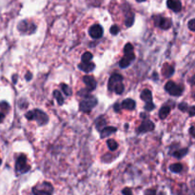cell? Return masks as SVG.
Wrapping results in <instances>:
<instances>
[{
    "label": "cell",
    "mask_w": 195,
    "mask_h": 195,
    "mask_svg": "<svg viewBox=\"0 0 195 195\" xmlns=\"http://www.w3.org/2000/svg\"><path fill=\"white\" fill-rule=\"evenodd\" d=\"M121 104H119V103H117V104H115L114 105V110H115V111L116 112H119V110H121Z\"/></svg>",
    "instance_id": "37"
},
{
    "label": "cell",
    "mask_w": 195,
    "mask_h": 195,
    "mask_svg": "<svg viewBox=\"0 0 195 195\" xmlns=\"http://www.w3.org/2000/svg\"><path fill=\"white\" fill-rule=\"evenodd\" d=\"M148 193H152V194H155V193H156V191H155V190H147V191H146V194H148Z\"/></svg>",
    "instance_id": "43"
},
{
    "label": "cell",
    "mask_w": 195,
    "mask_h": 195,
    "mask_svg": "<svg viewBox=\"0 0 195 195\" xmlns=\"http://www.w3.org/2000/svg\"><path fill=\"white\" fill-rule=\"evenodd\" d=\"M110 32L111 34L116 35L117 33L119 32V28H118V26H117V25H112V26H111V28H110Z\"/></svg>",
    "instance_id": "31"
},
{
    "label": "cell",
    "mask_w": 195,
    "mask_h": 195,
    "mask_svg": "<svg viewBox=\"0 0 195 195\" xmlns=\"http://www.w3.org/2000/svg\"><path fill=\"white\" fill-rule=\"evenodd\" d=\"M137 2H144V1H146V0H136Z\"/></svg>",
    "instance_id": "45"
},
{
    "label": "cell",
    "mask_w": 195,
    "mask_h": 195,
    "mask_svg": "<svg viewBox=\"0 0 195 195\" xmlns=\"http://www.w3.org/2000/svg\"><path fill=\"white\" fill-rule=\"evenodd\" d=\"M188 83H189L192 87H195V75H193L191 78H189Z\"/></svg>",
    "instance_id": "36"
},
{
    "label": "cell",
    "mask_w": 195,
    "mask_h": 195,
    "mask_svg": "<svg viewBox=\"0 0 195 195\" xmlns=\"http://www.w3.org/2000/svg\"><path fill=\"white\" fill-rule=\"evenodd\" d=\"M188 27L190 31L195 32V19H191L189 20L188 24Z\"/></svg>",
    "instance_id": "34"
},
{
    "label": "cell",
    "mask_w": 195,
    "mask_h": 195,
    "mask_svg": "<svg viewBox=\"0 0 195 195\" xmlns=\"http://www.w3.org/2000/svg\"><path fill=\"white\" fill-rule=\"evenodd\" d=\"M187 153H188V149H183V150H179L177 151H174L173 156H174L175 158L180 159V158L183 157V156H185Z\"/></svg>",
    "instance_id": "23"
},
{
    "label": "cell",
    "mask_w": 195,
    "mask_h": 195,
    "mask_svg": "<svg viewBox=\"0 0 195 195\" xmlns=\"http://www.w3.org/2000/svg\"><path fill=\"white\" fill-rule=\"evenodd\" d=\"M93 54H90L89 51H86V53L82 55V62H90L93 59Z\"/></svg>",
    "instance_id": "27"
},
{
    "label": "cell",
    "mask_w": 195,
    "mask_h": 195,
    "mask_svg": "<svg viewBox=\"0 0 195 195\" xmlns=\"http://www.w3.org/2000/svg\"><path fill=\"white\" fill-rule=\"evenodd\" d=\"M103 28L101 27L100 25H93L92 26V27L89 28V35L92 36L93 39H98V38H101L102 35H103Z\"/></svg>",
    "instance_id": "9"
},
{
    "label": "cell",
    "mask_w": 195,
    "mask_h": 195,
    "mask_svg": "<svg viewBox=\"0 0 195 195\" xmlns=\"http://www.w3.org/2000/svg\"><path fill=\"white\" fill-rule=\"evenodd\" d=\"M189 132H190V134H191L193 137H195V128H194V127H191V128H190Z\"/></svg>",
    "instance_id": "40"
},
{
    "label": "cell",
    "mask_w": 195,
    "mask_h": 195,
    "mask_svg": "<svg viewBox=\"0 0 195 195\" xmlns=\"http://www.w3.org/2000/svg\"><path fill=\"white\" fill-rule=\"evenodd\" d=\"M132 62V60L131 59V58H128V57H127L126 55L119 61V66H120V68H122V69H126V68H128L129 65H131V63Z\"/></svg>",
    "instance_id": "21"
},
{
    "label": "cell",
    "mask_w": 195,
    "mask_h": 195,
    "mask_svg": "<svg viewBox=\"0 0 195 195\" xmlns=\"http://www.w3.org/2000/svg\"><path fill=\"white\" fill-rule=\"evenodd\" d=\"M167 6L168 9L172 10L175 12L180 11L181 9H182V5H181L180 0H167Z\"/></svg>",
    "instance_id": "12"
},
{
    "label": "cell",
    "mask_w": 195,
    "mask_h": 195,
    "mask_svg": "<svg viewBox=\"0 0 195 195\" xmlns=\"http://www.w3.org/2000/svg\"><path fill=\"white\" fill-rule=\"evenodd\" d=\"M116 131H117V128L114 127H105L101 131V138H105L107 136H110Z\"/></svg>",
    "instance_id": "15"
},
{
    "label": "cell",
    "mask_w": 195,
    "mask_h": 195,
    "mask_svg": "<svg viewBox=\"0 0 195 195\" xmlns=\"http://www.w3.org/2000/svg\"><path fill=\"white\" fill-rule=\"evenodd\" d=\"M123 80V76L118 74V73H114L110 76V80H109V84H108V89L110 92H113L115 86L118 84L119 82H122Z\"/></svg>",
    "instance_id": "8"
},
{
    "label": "cell",
    "mask_w": 195,
    "mask_h": 195,
    "mask_svg": "<svg viewBox=\"0 0 195 195\" xmlns=\"http://www.w3.org/2000/svg\"><path fill=\"white\" fill-rule=\"evenodd\" d=\"M16 80H17V75L15 74V75H14V76H12V82H14V83L15 84V83L17 82Z\"/></svg>",
    "instance_id": "42"
},
{
    "label": "cell",
    "mask_w": 195,
    "mask_h": 195,
    "mask_svg": "<svg viewBox=\"0 0 195 195\" xmlns=\"http://www.w3.org/2000/svg\"><path fill=\"white\" fill-rule=\"evenodd\" d=\"M178 108H179V110H182V111H187L188 109V104H187V103H184V102H183V103H180V104H179Z\"/></svg>",
    "instance_id": "32"
},
{
    "label": "cell",
    "mask_w": 195,
    "mask_h": 195,
    "mask_svg": "<svg viewBox=\"0 0 195 195\" xmlns=\"http://www.w3.org/2000/svg\"><path fill=\"white\" fill-rule=\"evenodd\" d=\"M187 111L188 112V115H189V116H194V115H195V106L188 107V109Z\"/></svg>",
    "instance_id": "35"
},
{
    "label": "cell",
    "mask_w": 195,
    "mask_h": 195,
    "mask_svg": "<svg viewBox=\"0 0 195 195\" xmlns=\"http://www.w3.org/2000/svg\"><path fill=\"white\" fill-rule=\"evenodd\" d=\"M165 89L171 95H173V96H180L183 93V90H184L183 86L177 85L173 81H168L165 86Z\"/></svg>",
    "instance_id": "4"
},
{
    "label": "cell",
    "mask_w": 195,
    "mask_h": 195,
    "mask_svg": "<svg viewBox=\"0 0 195 195\" xmlns=\"http://www.w3.org/2000/svg\"><path fill=\"white\" fill-rule=\"evenodd\" d=\"M140 97H141V99H142L143 101H145L146 103L152 101V93H151L150 90L148 89H146L143 90V92L141 93Z\"/></svg>",
    "instance_id": "17"
},
{
    "label": "cell",
    "mask_w": 195,
    "mask_h": 195,
    "mask_svg": "<svg viewBox=\"0 0 195 195\" xmlns=\"http://www.w3.org/2000/svg\"><path fill=\"white\" fill-rule=\"evenodd\" d=\"M170 170L174 173H179V172H181L182 171H183V166H182V164H180V163L172 164L170 167Z\"/></svg>",
    "instance_id": "22"
},
{
    "label": "cell",
    "mask_w": 195,
    "mask_h": 195,
    "mask_svg": "<svg viewBox=\"0 0 195 195\" xmlns=\"http://www.w3.org/2000/svg\"><path fill=\"white\" fill-rule=\"evenodd\" d=\"M61 88H62V90L65 93V94H66L67 96H71L72 94V89L68 85H66V84H61Z\"/></svg>",
    "instance_id": "28"
},
{
    "label": "cell",
    "mask_w": 195,
    "mask_h": 195,
    "mask_svg": "<svg viewBox=\"0 0 195 195\" xmlns=\"http://www.w3.org/2000/svg\"><path fill=\"white\" fill-rule=\"evenodd\" d=\"M107 125V120L104 116H100L99 118H97L96 122H95V127H96V129L99 132H101L102 129L106 127Z\"/></svg>",
    "instance_id": "16"
},
{
    "label": "cell",
    "mask_w": 195,
    "mask_h": 195,
    "mask_svg": "<svg viewBox=\"0 0 195 195\" xmlns=\"http://www.w3.org/2000/svg\"><path fill=\"white\" fill-rule=\"evenodd\" d=\"M122 193L123 194H132V191L129 189L128 188H124L123 190H122Z\"/></svg>",
    "instance_id": "38"
},
{
    "label": "cell",
    "mask_w": 195,
    "mask_h": 195,
    "mask_svg": "<svg viewBox=\"0 0 195 195\" xmlns=\"http://www.w3.org/2000/svg\"><path fill=\"white\" fill-rule=\"evenodd\" d=\"M163 74L166 77H171L173 73H174V68L172 66H171L170 64H165L163 67Z\"/></svg>",
    "instance_id": "18"
},
{
    "label": "cell",
    "mask_w": 195,
    "mask_h": 195,
    "mask_svg": "<svg viewBox=\"0 0 195 195\" xmlns=\"http://www.w3.org/2000/svg\"><path fill=\"white\" fill-rule=\"evenodd\" d=\"M154 123L151 122L150 120H144L142 122V124L140 125V127L138 128V132H151L154 129Z\"/></svg>",
    "instance_id": "10"
},
{
    "label": "cell",
    "mask_w": 195,
    "mask_h": 195,
    "mask_svg": "<svg viewBox=\"0 0 195 195\" xmlns=\"http://www.w3.org/2000/svg\"><path fill=\"white\" fill-rule=\"evenodd\" d=\"M78 68H79L81 71L85 72H93L95 68V64L93 62H82L78 65Z\"/></svg>",
    "instance_id": "13"
},
{
    "label": "cell",
    "mask_w": 195,
    "mask_h": 195,
    "mask_svg": "<svg viewBox=\"0 0 195 195\" xmlns=\"http://www.w3.org/2000/svg\"><path fill=\"white\" fill-rule=\"evenodd\" d=\"M97 103H98V101L94 96L89 94L88 96L84 97L83 101H81L80 105H79L80 110L85 112V113H89L97 105Z\"/></svg>",
    "instance_id": "2"
},
{
    "label": "cell",
    "mask_w": 195,
    "mask_h": 195,
    "mask_svg": "<svg viewBox=\"0 0 195 195\" xmlns=\"http://www.w3.org/2000/svg\"><path fill=\"white\" fill-rule=\"evenodd\" d=\"M153 20H154V24L157 26V27H160L163 30H168L172 25L171 19L162 17L160 15H154Z\"/></svg>",
    "instance_id": "6"
},
{
    "label": "cell",
    "mask_w": 195,
    "mask_h": 195,
    "mask_svg": "<svg viewBox=\"0 0 195 195\" xmlns=\"http://www.w3.org/2000/svg\"><path fill=\"white\" fill-rule=\"evenodd\" d=\"M124 54H133V46L131 43L126 44L124 48Z\"/></svg>",
    "instance_id": "29"
},
{
    "label": "cell",
    "mask_w": 195,
    "mask_h": 195,
    "mask_svg": "<svg viewBox=\"0 0 195 195\" xmlns=\"http://www.w3.org/2000/svg\"><path fill=\"white\" fill-rule=\"evenodd\" d=\"M133 23H134V14L132 11H129L128 14H127L125 24H126L127 27H132V26L133 25Z\"/></svg>",
    "instance_id": "19"
},
{
    "label": "cell",
    "mask_w": 195,
    "mask_h": 195,
    "mask_svg": "<svg viewBox=\"0 0 195 195\" xmlns=\"http://www.w3.org/2000/svg\"><path fill=\"white\" fill-rule=\"evenodd\" d=\"M31 170V167L27 164V158L24 154L20 155L15 163V171L17 174H24Z\"/></svg>",
    "instance_id": "3"
},
{
    "label": "cell",
    "mask_w": 195,
    "mask_h": 195,
    "mask_svg": "<svg viewBox=\"0 0 195 195\" xmlns=\"http://www.w3.org/2000/svg\"><path fill=\"white\" fill-rule=\"evenodd\" d=\"M17 28L21 33H25V34H32L36 30L35 25L27 20H22L21 22H19Z\"/></svg>",
    "instance_id": "5"
},
{
    "label": "cell",
    "mask_w": 195,
    "mask_h": 195,
    "mask_svg": "<svg viewBox=\"0 0 195 195\" xmlns=\"http://www.w3.org/2000/svg\"><path fill=\"white\" fill-rule=\"evenodd\" d=\"M1 163H2V160H1V158H0V165H1Z\"/></svg>",
    "instance_id": "46"
},
{
    "label": "cell",
    "mask_w": 195,
    "mask_h": 195,
    "mask_svg": "<svg viewBox=\"0 0 195 195\" xmlns=\"http://www.w3.org/2000/svg\"><path fill=\"white\" fill-rule=\"evenodd\" d=\"M26 118L28 120H36L40 126L45 125L49 122V116L41 110H33L28 111L26 113Z\"/></svg>",
    "instance_id": "1"
},
{
    "label": "cell",
    "mask_w": 195,
    "mask_h": 195,
    "mask_svg": "<svg viewBox=\"0 0 195 195\" xmlns=\"http://www.w3.org/2000/svg\"><path fill=\"white\" fill-rule=\"evenodd\" d=\"M54 96L57 100L59 105H63V104H64V98H63V96H62V94H61V93L59 92V90H54Z\"/></svg>",
    "instance_id": "24"
},
{
    "label": "cell",
    "mask_w": 195,
    "mask_h": 195,
    "mask_svg": "<svg viewBox=\"0 0 195 195\" xmlns=\"http://www.w3.org/2000/svg\"><path fill=\"white\" fill-rule=\"evenodd\" d=\"M107 144H108V147H109V149L110 150H115L117 148H118V144H117V143L114 141V140H112V139H110V140H108L107 141Z\"/></svg>",
    "instance_id": "26"
},
{
    "label": "cell",
    "mask_w": 195,
    "mask_h": 195,
    "mask_svg": "<svg viewBox=\"0 0 195 195\" xmlns=\"http://www.w3.org/2000/svg\"><path fill=\"white\" fill-rule=\"evenodd\" d=\"M4 118H5V114L2 113V112H0V123H2V122H3Z\"/></svg>",
    "instance_id": "41"
},
{
    "label": "cell",
    "mask_w": 195,
    "mask_h": 195,
    "mask_svg": "<svg viewBox=\"0 0 195 195\" xmlns=\"http://www.w3.org/2000/svg\"><path fill=\"white\" fill-rule=\"evenodd\" d=\"M154 108H155V106H154V104L152 103V101H150V102H148V103L146 104V106H145V110H148V111H150V110H152Z\"/></svg>",
    "instance_id": "33"
},
{
    "label": "cell",
    "mask_w": 195,
    "mask_h": 195,
    "mask_svg": "<svg viewBox=\"0 0 195 195\" xmlns=\"http://www.w3.org/2000/svg\"><path fill=\"white\" fill-rule=\"evenodd\" d=\"M124 85L122 82H119L118 84H117L114 88V93H117V94H122L124 93Z\"/></svg>",
    "instance_id": "25"
},
{
    "label": "cell",
    "mask_w": 195,
    "mask_h": 195,
    "mask_svg": "<svg viewBox=\"0 0 195 195\" xmlns=\"http://www.w3.org/2000/svg\"><path fill=\"white\" fill-rule=\"evenodd\" d=\"M170 112H171V108L168 106H164L159 110V117L161 119H165L166 117L170 114Z\"/></svg>",
    "instance_id": "20"
},
{
    "label": "cell",
    "mask_w": 195,
    "mask_h": 195,
    "mask_svg": "<svg viewBox=\"0 0 195 195\" xmlns=\"http://www.w3.org/2000/svg\"><path fill=\"white\" fill-rule=\"evenodd\" d=\"M121 107L123 109L128 110H132L135 108V102L132 99H125L122 103H121Z\"/></svg>",
    "instance_id": "14"
},
{
    "label": "cell",
    "mask_w": 195,
    "mask_h": 195,
    "mask_svg": "<svg viewBox=\"0 0 195 195\" xmlns=\"http://www.w3.org/2000/svg\"><path fill=\"white\" fill-rule=\"evenodd\" d=\"M54 191V188L50 183L44 182L41 186H36L32 188L34 194H51Z\"/></svg>",
    "instance_id": "7"
},
{
    "label": "cell",
    "mask_w": 195,
    "mask_h": 195,
    "mask_svg": "<svg viewBox=\"0 0 195 195\" xmlns=\"http://www.w3.org/2000/svg\"><path fill=\"white\" fill-rule=\"evenodd\" d=\"M192 95H193V97L195 98V87H194V89H193V92H192Z\"/></svg>",
    "instance_id": "44"
},
{
    "label": "cell",
    "mask_w": 195,
    "mask_h": 195,
    "mask_svg": "<svg viewBox=\"0 0 195 195\" xmlns=\"http://www.w3.org/2000/svg\"><path fill=\"white\" fill-rule=\"evenodd\" d=\"M0 108L2 109V110H3V111H6V112H8V110H10V106H9V104H8L7 102H5V101L0 102Z\"/></svg>",
    "instance_id": "30"
},
{
    "label": "cell",
    "mask_w": 195,
    "mask_h": 195,
    "mask_svg": "<svg viewBox=\"0 0 195 195\" xmlns=\"http://www.w3.org/2000/svg\"><path fill=\"white\" fill-rule=\"evenodd\" d=\"M83 82L85 83V85L88 87V89L89 90H94L96 89V81L93 76H89V75H85L83 77Z\"/></svg>",
    "instance_id": "11"
},
{
    "label": "cell",
    "mask_w": 195,
    "mask_h": 195,
    "mask_svg": "<svg viewBox=\"0 0 195 195\" xmlns=\"http://www.w3.org/2000/svg\"><path fill=\"white\" fill-rule=\"evenodd\" d=\"M25 78H26V80H27V81H30L32 78V74L31 72H27V74H26Z\"/></svg>",
    "instance_id": "39"
}]
</instances>
